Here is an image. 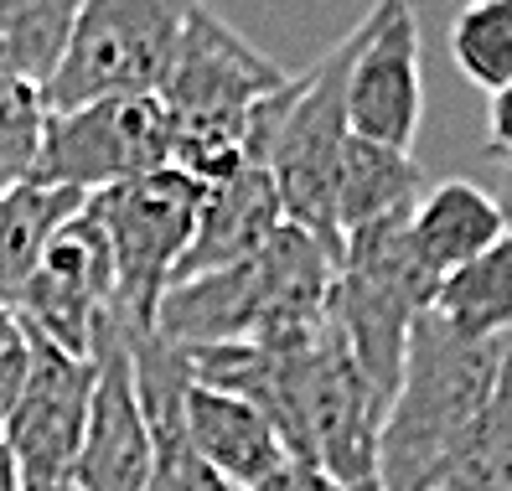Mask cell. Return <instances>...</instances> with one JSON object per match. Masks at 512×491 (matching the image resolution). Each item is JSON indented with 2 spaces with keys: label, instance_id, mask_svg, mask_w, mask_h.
<instances>
[{
  "label": "cell",
  "instance_id": "cell-20",
  "mask_svg": "<svg viewBox=\"0 0 512 491\" xmlns=\"http://www.w3.org/2000/svg\"><path fill=\"white\" fill-rule=\"evenodd\" d=\"M450 57L456 68L497 94L512 83V0H466L450 21Z\"/></svg>",
  "mask_w": 512,
  "mask_h": 491
},
{
  "label": "cell",
  "instance_id": "cell-28",
  "mask_svg": "<svg viewBox=\"0 0 512 491\" xmlns=\"http://www.w3.org/2000/svg\"><path fill=\"white\" fill-rule=\"evenodd\" d=\"M0 192H6V181H0Z\"/></svg>",
  "mask_w": 512,
  "mask_h": 491
},
{
  "label": "cell",
  "instance_id": "cell-12",
  "mask_svg": "<svg viewBox=\"0 0 512 491\" xmlns=\"http://www.w3.org/2000/svg\"><path fill=\"white\" fill-rule=\"evenodd\" d=\"M285 228V202H280V187L269 166H238L233 176L213 181L202 192V207H197V228H192V243L182 264H176V280H202V274H218V269H233L254 259L269 238Z\"/></svg>",
  "mask_w": 512,
  "mask_h": 491
},
{
  "label": "cell",
  "instance_id": "cell-18",
  "mask_svg": "<svg viewBox=\"0 0 512 491\" xmlns=\"http://www.w3.org/2000/svg\"><path fill=\"white\" fill-rule=\"evenodd\" d=\"M83 0H0V73L47 88Z\"/></svg>",
  "mask_w": 512,
  "mask_h": 491
},
{
  "label": "cell",
  "instance_id": "cell-5",
  "mask_svg": "<svg viewBox=\"0 0 512 491\" xmlns=\"http://www.w3.org/2000/svg\"><path fill=\"white\" fill-rule=\"evenodd\" d=\"M202 0H83L42 99L68 114L119 94H156Z\"/></svg>",
  "mask_w": 512,
  "mask_h": 491
},
{
  "label": "cell",
  "instance_id": "cell-19",
  "mask_svg": "<svg viewBox=\"0 0 512 491\" xmlns=\"http://www.w3.org/2000/svg\"><path fill=\"white\" fill-rule=\"evenodd\" d=\"M456 491H512V357L497 378V393L487 398L481 419L456 450L450 481Z\"/></svg>",
  "mask_w": 512,
  "mask_h": 491
},
{
  "label": "cell",
  "instance_id": "cell-22",
  "mask_svg": "<svg viewBox=\"0 0 512 491\" xmlns=\"http://www.w3.org/2000/svg\"><path fill=\"white\" fill-rule=\"evenodd\" d=\"M26 367H32V336H26L21 316L0 300V424H6L16 393L26 383Z\"/></svg>",
  "mask_w": 512,
  "mask_h": 491
},
{
  "label": "cell",
  "instance_id": "cell-9",
  "mask_svg": "<svg viewBox=\"0 0 512 491\" xmlns=\"http://www.w3.org/2000/svg\"><path fill=\"white\" fill-rule=\"evenodd\" d=\"M94 378H99L94 357H73L32 336V367H26V383L6 424H0V440L16 455L26 486H73V460L83 450Z\"/></svg>",
  "mask_w": 512,
  "mask_h": 491
},
{
  "label": "cell",
  "instance_id": "cell-6",
  "mask_svg": "<svg viewBox=\"0 0 512 491\" xmlns=\"http://www.w3.org/2000/svg\"><path fill=\"white\" fill-rule=\"evenodd\" d=\"M202 181H192L187 171L161 166L145 171L135 181L88 197V212L99 218L109 254H114V285H119V305L114 316L130 326H156V311L176 280L192 228H197V207H202Z\"/></svg>",
  "mask_w": 512,
  "mask_h": 491
},
{
  "label": "cell",
  "instance_id": "cell-24",
  "mask_svg": "<svg viewBox=\"0 0 512 491\" xmlns=\"http://www.w3.org/2000/svg\"><path fill=\"white\" fill-rule=\"evenodd\" d=\"M487 156L512 161V83L487 99Z\"/></svg>",
  "mask_w": 512,
  "mask_h": 491
},
{
  "label": "cell",
  "instance_id": "cell-2",
  "mask_svg": "<svg viewBox=\"0 0 512 491\" xmlns=\"http://www.w3.org/2000/svg\"><path fill=\"white\" fill-rule=\"evenodd\" d=\"M512 342L456 336L435 311L409 331V357L399 393L378 429V491H440L456 466V450L481 419Z\"/></svg>",
  "mask_w": 512,
  "mask_h": 491
},
{
  "label": "cell",
  "instance_id": "cell-4",
  "mask_svg": "<svg viewBox=\"0 0 512 491\" xmlns=\"http://www.w3.org/2000/svg\"><path fill=\"white\" fill-rule=\"evenodd\" d=\"M435 285L440 280L409 249V218L352 233L337 259L331 321H337L357 367L388 404H394L399 378H404L409 331L435 305Z\"/></svg>",
  "mask_w": 512,
  "mask_h": 491
},
{
  "label": "cell",
  "instance_id": "cell-17",
  "mask_svg": "<svg viewBox=\"0 0 512 491\" xmlns=\"http://www.w3.org/2000/svg\"><path fill=\"white\" fill-rule=\"evenodd\" d=\"M430 311L471 342H512V238H502L476 264L445 274Z\"/></svg>",
  "mask_w": 512,
  "mask_h": 491
},
{
  "label": "cell",
  "instance_id": "cell-26",
  "mask_svg": "<svg viewBox=\"0 0 512 491\" xmlns=\"http://www.w3.org/2000/svg\"><path fill=\"white\" fill-rule=\"evenodd\" d=\"M0 491H26L21 466H16V455L6 450V440H0Z\"/></svg>",
  "mask_w": 512,
  "mask_h": 491
},
{
  "label": "cell",
  "instance_id": "cell-23",
  "mask_svg": "<svg viewBox=\"0 0 512 491\" xmlns=\"http://www.w3.org/2000/svg\"><path fill=\"white\" fill-rule=\"evenodd\" d=\"M259 491H378V481H373V486H342V481H331L321 466H306V460H285V471L269 476Z\"/></svg>",
  "mask_w": 512,
  "mask_h": 491
},
{
  "label": "cell",
  "instance_id": "cell-10",
  "mask_svg": "<svg viewBox=\"0 0 512 491\" xmlns=\"http://www.w3.org/2000/svg\"><path fill=\"white\" fill-rule=\"evenodd\" d=\"M368 37L347 73V130L357 140L414 150L425 119V63H419V16L409 0H373Z\"/></svg>",
  "mask_w": 512,
  "mask_h": 491
},
{
  "label": "cell",
  "instance_id": "cell-1",
  "mask_svg": "<svg viewBox=\"0 0 512 491\" xmlns=\"http://www.w3.org/2000/svg\"><path fill=\"white\" fill-rule=\"evenodd\" d=\"M331 259L311 233L285 223L264 249L233 269L202 274V280L171 285L156 331L176 347H300L331 321Z\"/></svg>",
  "mask_w": 512,
  "mask_h": 491
},
{
  "label": "cell",
  "instance_id": "cell-25",
  "mask_svg": "<svg viewBox=\"0 0 512 491\" xmlns=\"http://www.w3.org/2000/svg\"><path fill=\"white\" fill-rule=\"evenodd\" d=\"M497 202H502V218H507V238H512V161H497V192H492Z\"/></svg>",
  "mask_w": 512,
  "mask_h": 491
},
{
  "label": "cell",
  "instance_id": "cell-7",
  "mask_svg": "<svg viewBox=\"0 0 512 491\" xmlns=\"http://www.w3.org/2000/svg\"><path fill=\"white\" fill-rule=\"evenodd\" d=\"M171 166V119L156 94H119L47 119L32 181L99 197L119 181Z\"/></svg>",
  "mask_w": 512,
  "mask_h": 491
},
{
  "label": "cell",
  "instance_id": "cell-13",
  "mask_svg": "<svg viewBox=\"0 0 512 491\" xmlns=\"http://www.w3.org/2000/svg\"><path fill=\"white\" fill-rule=\"evenodd\" d=\"M187 435H192L197 455L228 481V491H259L269 476H280L285 460H290V450L275 435V424H269L249 398L207 388L197 378L187 388Z\"/></svg>",
  "mask_w": 512,
  "mask_h": 491
},
{
  "label": "cell",
  "instance_id": "cell-8",
  "mask_svg": "<svg viewBox=\"0 0 512 491\" xmlns=\"http://www.w3.org/2000/svg\"><path fill=\"white\" fill-rule=\"evenodd\" d=\"M114 305H119V285H114L109 238H104L94 212L83 207L47 243L42 264L32 269V280L11 300V311L42 342L63 347L73 357H94L104 326L114 321Z\"/></svg>",
  "mask_w": 512,
  "mask_h": 491
},
{
  "label": "cell",
  "instance_id": "cell-11",
  "mask_svg": "<svg viewBox=\"0 0 512 491\" xmlns=\"http://www.w3.org/2000/svg\"><path fill=\"white\" fill-rule=\"evenodd\" d=\"M94 367L99 378L83 424V450L73 460V491H145L150 466H156V445H150V424L140 409L135 362L125 347V331H119V316L99 336Z\"/></svg>",
  "mask_w": 512,
  "mask_h": 491
},
{
  "label": "cell",
  "instance_id": "cell-16",
  "mask_svg": "<svg viewBox=\"0 0 512 491\" xmlns=\"http://www.w3.org/2000/svg\"><path fill=\"white\" fill-rule=\"evenodd\" d=\"M88 207L83 192L68 187H42V181H16L0 192V300H16L21 285L32 280V269L42 264L47 243L63 233Z\"/></svg>",
  "mask_w": 512,
  "mask_h": 491
},
{
  "label": "cell",
  "instance_id": "cell-15",
  "mask_svg": "<svg viewBox=\"0 0 512 491\" xmlns=\"http://www.w3.org/2000/svg\"><path fill=\"white\" fill-rule=\"evenodd\" d=\"M419 197H425V171H419V161L409 156V150L347 135L342 166H337V228H342V249H347V238L363 233V228L414 218Z\"/></svg>",
  "mask_w": 512,
  "mask_h": 491
},
{
  "label": "cell",
  "instance_id": "cell-21",
  "mask_svg": "<svg viewBox=\"0 0 512 491\" xmlns=\"http://www.w3.org/2000/svg\"><path fill=\"white\" fill-rule=\"evenodd\" d=\"M47 119H52V109L37 83L0 73V181L6 187L32 181L42 140H47Z\"/></svg>",
  "mask_w": 512,
  "mask_h": 491
},
{
  "label": "cell",
  "instance_id": "cell-14",
  "mask_svg": "<svg viewBox=\"0 0 512 491\" xmlns=\"http://www.w3.org/2000/svg\"><path fill=\"white\" fill-rule=\"evenodd\" d=\"M502 238H507L502 202L471 176L435 181L409 218V249L435 280L476 264L481 254H492Z\"/></svg>",
  "mask_w": 512,
  "mask_h": 491
},
{
  "label": "cell",
  "instance_id": "cell-3",
  "mask_svg": "<svg viewBox=\"0 0 512 491\" xmlns=\"http://www.w3.org/2000/svg\"><path fill=\"white\" fill-rule=\"evenodd\" d=\"M290 78L295 73L269 63L223 16L197 6L156 88V99L166 104L171 119V166L202 181V187L249 166L254 109L269 94H280Z\"/></svg>",
  "mask_w": 512,
  "mask_h": 491
},
{
  "label": "cell",
  "instance_id": "cell-27",
  "mask_svg": "<svg viewBox=\"0 0 512 491\" xmlns=\"http://www.w3.org/2000/svg\"><path fill=\"white\" fill-rule=\"evenodd\" d=\"M26 491H73V486H26Z\"/></svg>",
  "mask_w": 512,
  "mask_h": 491
}]
</instances>
